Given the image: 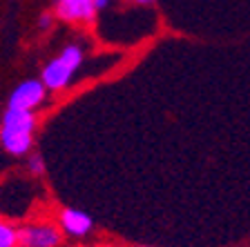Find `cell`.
I'll return each instance as SVG.
<instances>
[{"label":"cell","mask_w":250,"mask_h":247,"mask_svg":"<svg viewBox=\"0 0 250 247\" xmlns=\"http://www.w3.org/2000/svg\"><path fill=\"white\" fill-rule=\"evenodd\" d=\"M83 49L78 45H67L61 52V56L54 58L52 62H47L42 69V78L45 87L49 92H61L69 85V80L74 78V74L78 72V67L83 65Z\"/></svg>","instance_id":"1"},{"label":"cell","mask_w":250,"mask_h":247,"mask_svg":"<svg viewBox=\"0 0 250 247\" xmlns=\"http://www.w3.org/2000/svg\"><path fill=\"white\" fill-rule=\"evenodd\" d=\"M47 87L42 80H25L11 92L7 107L11 109H38L45 103Z\"/></svg>","instance_id":"2"},{"label":"cell","mask_w":250,"mask_h":247,"mask_svg":"<svg viewBox=\"0 0 250 247\" xmlns=\"http://www.w3.org/2000/svg\"><path fill=\"white\" fill-rule=\"evenodd\" d=\"M21 247H58L61 232L54 225H27L18 229Z\"/></svg>","instance_id":"3"},{"label":"cell","mask_w":250,"mask_h":247,"mask_svg":"<svg viewBox=\"0 0 250 247\" xmlns=\"http://www.w3.org/2000/svg\"><path fill=\"white\" fill-rule=\"evenodd\" d=\"M96 11L94 0H56V16L65 22H92Z\"/></svg>","instance_id":"4"},{"label":"cell","mask_w":250,"mask_h":247,"mask_svg":"<svg viewBox=\"0 0 250 247\" xmlns=\"http://www.w3.org/2000/svg\"><path fill=\"white\" fill-rule=\"evenodd\" d=\"M31 134H34L31 129L2 125L0 127V147L11 156H25L31 150Z\"/></svg>","instance_id":"5"},{"label":"cell","mask_w":250,"mask_h":247,"mask_svg":"<svg viewBox=\"0 0 250 247\" xmlns=\"http://www.w3.org/2000/svg\"><path fill=\"white\" fill-rule=\"evenodd\" d=\"M92 216H87L81 209H62L61 211V227L69 236H87L92 232Z\"/></svg>","instance_id":"6"},{"label":"cell","mask_w":250,"mask_h":247,"mask_svg":"<svg viewBox=\"0 0 250 247\" xmlns=\"http://www.w3.org/2000/svg\"><path fill=\"white\" fill-rule=\"evenodd\" d=\"M18 243V229L11 227L9 223L0 221V247H16Z\"/></svg>","instance_id":"7"},{"label":"cell","mask_w":250,"mask_h":247,"mask_svg":"<svg viewBox=\"0 0 250 247\" xmlns=\"http://www.w3.org/2000/svg\"><path fill=\"white\" fill-rule=\"evenodd\" d=\"M29 171L31 174H36V176H41L42 171H45V165H42L41 156H31L29 158Z\"/></svg>","instance_id":"8"},{"label":"cell","mask_w":250,"mask_h":247,"mask_svg":"<svg viewBox=\"0 0 250 247\" xmlns=\"http://www.w3.org/2000/svg\"><path fill=\"white\" fill-rule=\"evenodd\" d=\"M49 25H52V16H49V14H42L41 16V27H42V29H47Z\"/></svg>","instance_id":"9"},{"label":"cell","mask_w":250,"mask_h":247,"mask_svg":"<svg viewBox=\"0 0 250 247\" xmlns=\"http://www.w3.org/2000/svg\"><path fill=\"white\" fill-rule=\"evenodd\" d=\"M94 2H96V9H105V7H109L112 5V0H94Z\"/></svg>","instance_id":"10"},{"label":"cell","mask_w":250,"mask_h":247,"mask_svg":"<svg viewBox=\"0 0 250 247\" xmlns=\"http://www.w3.org/2000/svg\"><path fill=\"white\" fill-rule=\"evenodd\" d=\"M134 2H139V5H152L154 0H134Z\"/></svg>","instance_id":"11"}]
</instances>
